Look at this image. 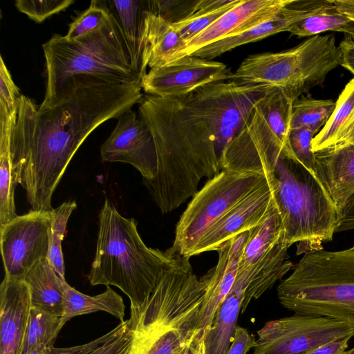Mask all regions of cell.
I'll use <instances>...</instances> for the list:
<instances>
[{
    "label": "cell",
    "instance_id": "1",
    "mask_svg": "<svg viewBox=\"0 0 354 354\" xmlns=\"http://www.w3.org/2000/svg\"><path fill=\"white\" fill-rule=\"evenodd\" d=\"M271 87L229 80L181 96H143L139 116L153 136L158 163L154 178L143 183L162 214L192 197L203 178L222 170L226 147Z\"/></svg>",
    "mask_w": 354,
    "mask_h": 354
},
{
    "label": "cell",
    "instance_id": "2",
    "mask_svg": "<svg viewBox=\"0 0 354 354\" xmlns=\"http://www.w3.org/2000/svg\"><path fill=\"white\" fill-rule=\"evenodd\" d=\"M140 84L80 75L71 78L58 101L39 109L21 95L10 136L15 185L26 193L31 210L51 212L54 191L85 139L101 124L139 104Z\"/></svg>",
    "mask_w": 354,
    "mask_h": 354
},
{
    "label": "cell",
    "instance_id": "3",
    "mask_svg": "<svg viewBox=\"0 0 354 354\" xmlns=\"http://www.w3.org/2000/svg\"><path fill=\"white\" fill-rule=\"evenodd\" d=\"M212 268L199 278L189 259L165 272L157 287L129 319V354H179L202 334L200 324Z\"/></svg>",
    "mask_w": 354,
    "mask_h": 354
},
{
    "label": "cell",
    "instance_id": "4",
    "mask_svg": "<svg viewBox=\"0 0 354 354\" xmlns=\"http://www.w3.org/2000/svg\"><path fill=\"white\" fill-rule=\"evenodd\" d=\"M137 221L122 216L109 199L99 214L95 255L88 277L92 286H113L129 299L131 309L139 308L166 272L189 257H171L147 246Z\"/></svg>",
    "mask_w": 354,
    "mask_h": 354
},
{
    "label": "cell",
    "instance_id": "5",
    "mask_svg": "<svg viewBox=\"0 0 354 354\" xmlns=\"http://www.w3.org/2000/svg\"><path fill=\"white\" fill-rule=\"evenodd\" d=\"M46 89L39 109L53 106L72 77L86 75L111 82L140 84L115 19L109 15L97 29L73 39L54 35L42 45Z\"/></svg>",
    "mask_w": 354,
    "mask_h": 354
},
{
    "label": "cell",
    "instance_id": "6",
    "mask_svg": "<svg viewBox=\"0 0 354 354\" xmlns=\"http://www.w3.org/2000/svg\"><path fill=\"white\" fill-rule=\"evenodd\" d=\"M277 297L295 314L324 317L354 328V252L305 253L279 285Z\"/></svg>",
    "mask_w": 354,
    "mask_h": 354
},
{
    "label": "cell",
    "instance_id": "7",
    "mask_svg": "<svg viewBox=\"0 0 354 354\" xmlns=\"http://www.w3.org/2000/svg\"><path fill=\"white\" fill-rule=\"evenodd\" d=\"M274 200L284 225L288 248L297 254L323 250L333 240L338 210L317 176L296 159L281 155L275 169Z\"/></svg>",
    "mask_w": 354,
    "mask_h": 354
},
{
    "label": "cell",
    "instance_id": "8",
    "mask_svg": "<svg viewBox=\"0 0 354 354\" xmlns=\"http://www.w3.org/2000/svg\"><path fill=\"white\" fill-rule=\"evenodd\" d=\"M293 102L283 89L271 87L226 147L221 169L259 174L274 180L281 155L296 159L289 141Z\"/></svg>",
    "mask_w": 354,
    "mask_h": 354
},
{
    "label": "cell",
    "instance_id": "9",
    "mask_svg": "<svg viewBox=\"0 0 354 354\" xmlns=\"http://www.w3.org/2000/svg\"><path fill=\"white\" fill-rule=\"evenodd\" d=\"M339 65V51L335 35H318L286 50L248 56L231 80L280 88L295 101L322 84L329 72Z\"/></svg>",
    "mask_w": 354,
    "mask_h": 354
},
{
    "label": "cell",
    "instance_id": "10",
    "mask_svg": "<svg viewBox=\"0 0 354 354\" xmlns=\"http://www.w3.org/2000/svg\"><path fill=\"white\" fill-rule=\"evenodd\" d=\"M269 181L262 174L222 169L192 196L165 253L171 257L190 258L200 239L213 224L250 192Z\"/></svg>",
    "mask_w": 354,
    "mask_h": 354
},
{
    "label": "cell",
    "instance_id": "11",
    "mask_svg": "<svg viewBox=\"0 0 354 354\" xmlns=\"http://www.w3.org/2000/svg\"><path fill=\"white\" fill-rule=\"evenodd\" d=\"M257 336L254 354H304L330 342L352 337L354 328L324 317L295 314L266 322Z\"/></svg>",
    "mask_w": 354,
    "mask_h": 354
},
{
    "label": "cell",
    "instance_id": "12",
    "mask_svg": "<svg viewBox=\"0 0 354 354\" xmlns=\"http://www.w3.org/2000/svg\"><path fill=\"white\" fill-rule=\"evenodd\" d=\"M51 212L30 210L0 225L5 277L24 281L29 270L48 257Z\"/></svg>",
    "mask_w": 354,
    "mask_h": 354
},
{
    "label": "cell",
    "instance_id": "13",
    "mask_svg": "<svg viewBox=\"0 0 354 354\" xmlns=\"http://www.w3.org/2000/svg\"><path fill=\"white\" fill-rule=\"evenodd\" d=\"M232 74L222 62L189 55L150 69L141 78L140 86L148 95L177 97L210 83L231 80Z\"/></svg>",
    "mask_w": 354,
    "mask_h": 354
},
{
    "label": "cell",
    "instance_id": "14",
    "mask_svg": "<svg viewBox=\"0 0 354 354\" xmlns=\"http://www.w3.org/2000/svg\"><path fill=\"white\" fill-rule=\"evenodd\" d=\"M103 162L130 164L139 171L142 180L154 178L157 154L150 130L131 109L118 118L114 129L100 147Z\"/></svg>",
    "mask_w": 354,
    "mask_h": 354
},
{
    "label": "cell",
    "instance_id": "15",
    "mask_svg": "<svg viewBox=\"0 0 354 354\" xmlns=\"http://www.w3.org/2000/svg\"><path fill=\"white\" fill-rule=\"evenodd\" d=\"M275 179L250 192L213 224L200 239L190 257L216 251L221 245L259 225L274 205Z\"/></svg>",
    "mask_w": 354,
    "mask_h": 354
},
{
    "label": "cell",
    "instance_id": "16",
    "mask_svg": "<svg viewBox=\"0 0 354 354\" xmlns=\"http://www.w3.org/2000/svg\"><path fill=\"white\" fill-rule=\"evenodd\" d=\"M292 0H241L215 22L185 43L176 59L223 38L241 33L275 16Z\"/></svg>",
    "mask_w": 354,
    "mask_h": 354
},
{
    "label": "cell",
    "instance_id": "17",
    "mask_svg": "<svg viewBox=\"0 0 354 354\" xmlns=\"http://www.w3.org/2000/svg\"><path fill=\"white\" fill-rule=\"evenodd\" d=\"M326 0H292L272 18L241 33L223 38L202 47L191 55L212 59L237 46L254 42L270 35L288 31L291 26L315 12Z\"/></svg>",
    "mask_w": 354,
    "mask_h": 354
},
{
    "label": "cell",
    "instance_id": "18",
    "mask_svg": "<svg viewBox=\"0 0 354 354\" xmlns=\"http://www.w3.org/2000/svg\"><path fill=\"white\" fill-rule=\"evenodd\" d=\"M31 306L26 283L4 277L0 285V354H21Z\"/></svg>",
    "mask_w": 354,
    "mask_h": 354
},
{
    "label": "cell",
    "instance_id": "19",
    "mask_svg": "<svg viewBox=\"0 0 354 354\" xmlns=\"http://www.w3.org/2000/svg\"><path fill=\"white\" fill-rule=\"evenodd\" d=\"M315 175L338 213L354 195V138L315 152Z\"/></svg>",
    "mask_w": 354,
    "mask_h": 354
},
{
    "label": "cell",
    "instance_id": "20",
    "mask_svg": "<svg viewBox=\"0 0 354 354\" xmlns=\"http://www.w3.org/2000/svg\"><path fill=\"white\" fill-rule=\"evenodd\" d=\"M248 235V231L242 233L224 243L216 250L218 259L212 268L211 282L205 293L201 311L200 330L204 337L210 329L221 304L234 285Z\"/></svg>",
    "mask_w": 354,
    "mask_h": 354
},
{
    "label": "cell",
    "instance_id": "21",
    "mask_svg": "<svg viewBox=\"0 0 354 354\" xmlns=\"http://www.w3.org/2000/svg\"><path fill=\"white\" fill-rule=\"evenodd\" d=\"M183 46L172 24L148 10L145 21L141 78L147 73V67L158 68L174 61Z\"/></svg>",
    "mask_w": 354,
    "mask_h": 354
},
{
    "label": "cell",
    "instance_id": "22",
    "mask_svg": "<svg viewBox=\"0 0 354 354\" xmlns=\"http://www.w3.org/2000/svg\"><path fill=\"white\" fill-rule=\"evenodd\" d=\"M105 3L117 21L131 64L140 75L145 21L149 10L148 1H107Z\"/></svg>",
    "mask_w": 354,
    "mask_h": 354
},
{
    "label": "cell",
    "instance_id": "23",
    "mask_svg": "<svg viewBox=\"0 0 354 354\" xmlns=\"http://www.w3.org/2000/svg\"><path fill=\"white\" fill-rule=\"evenodd\" d=\"M32 306L56 317L64 313V283L48 258L36 263L26 274Z\"/></svg>",
    "mask_w": 354,
    "mask_h": 354
},
{
    "label": "cell",
    "instance_id": "24",
    "mask_svg": "<svg viewBox=\"0 0 354 354\" xmlns=\"http://www.w3.org/2000/svg\"><path fill=\"white\" fill-rule=\"evenodd\" d=\"M284 234L283 220L274 200V205L266 218L248 231L238 271H251L279 243L285 241Z\"/></svg>",
    "mask_w": 354,
    "mask_h": 354
},
{
    "label": "cell",
    "instance_id": "25",
    "mask_svg": "<svg viewBox=\"0 0 354 354\" xmlns=\"http://www.w3.org/2000/svg\"><path fill=\"white\" fill-rule=\"evenodd\" d=\"M354 138V77L340 93L326 124L312 141L313 151L330 148Z\"/></svg>",
    "mask_w": 354,
    "mask_h": 354
},
{
    "label": "cell",
    "instance_id": "26",
    "mask_svg": "<svg viewBox=\"0 0 354 354\" xmlns=\"http://www.w3.org/2000/svg\"><path fill=\"white\" fill-rule=\"evenodd\" d=\"M288 246L285 241L279 243L251 271L250 281L246 289L241 313L249 304L271 288L295 266L289 259Z\"/></svg>",
    "mask_w": 354,
    "mask_h": 354
},
{
    "label": "cell",
    "instance_id": "27",
    "mask_svg": "<svg viewBox=\"0 0 354 354\" xmlns=\"http://www.w3.org/2000/svg\"><path fill=\"white\" fill-rule=\"evenodd\" d=\"M64 313L62 317L64 325L76 316L97 311L108 313L120 321L124 322L125 305L122 297L110 286L97 295L90 296L82 293L64 283Z\"/></svg>",
    "mask_w": 354,
    "mask_h": 354
},
{
    "label": "cell",
    "instance_id": "28",
    "mask_svg": "<svg viewBox=\"0 0 354 354\" xmlns=\"http://www.w3.org/2000/svg\"><path fill=\"white\" fill-rule=\"evenodd\" d=\"M16 114L17 109L7 120H0V225L18 216L10 154V136Z\"/></svg>",
    "mask_w": 354,
    "mask_h": 354
},
{
    "label": "cell",
    "instance_id": "29",
    "mask_svg": "<svg viewBox=\"0 0 354 354\" xmlns=\"http://www.w3.org/2000/svg\"><path fill=\"white\" fill-rule=\"evenodd\" d=\"M326 31L342 32L354 39V21L339 11L332 0L315 12L297 21L288 32L298 37L318 35Z\"/></svg>",
    "mask_w": 354,
    "mask_h": 354
},
{
    "label": "cell",
    "instance_id": "30",
    "mask_svg": "<svg viewBox=\"0 0 354 354\" xmlns=\"http://www.w3.org/2000/svg\"><path fill=\"white\" fill-rule=\"evenodd\" d=\"M241 0H198L195 12L187 19L172 24L184 45L215 22Z\"/></svg>",
    "mask_w": 354,
    "mask_h": 354
},
{
    "label": "cell",
    "instance_id": "31",
    "mask_svg": "<svg viewBox=\"0 0 354 354\" xmlns=\"http://www.w3.org/2000/svg\"><path fill=\"white\" fill-rule=\"evenodd\" d=\"M63 326L62 317L54 316L32 306L21 354H28L40 345H46L48 348L54 346Z\"/></svg>",
    "mask_w": 354,
    "mask_h": 354
},
{
    "label": "cell",
    "instance_id": "32",
    "mask_svg": "<svg viewBox=\"0 0 354 354\" xmlns=\"http://www.w3.org/2000/svg\"><path fill=\"white\" fill-rule=\"evenodd\" d=\"M332 100H317L310 96H302L292 104L291 129L308 127L317 133L329 120L335 109Z\"/></svg>",
    "mask_w": 354,
    "mask_h": 354
},
{
    "label": "cell",
    "instance_id": "33",
    "mask_svg": "<svg viewBox=\"0 0 354 354\" xmlns=\"http://www.w3.org/2000/svg\"><path fill=\"white\" fill-rule=\"evenodd\" d=\"M76 207L75 201H68L63 203L51 212L48 258L64 281H66V279L62 242L68 218Z\"/></svg>",
    "mask_w": 354,
    "mask_h": 354
},
{
    "label": "cell",
    "instance_id": "34",
    "mask_svg": "<svg viewBox=\"0 0 354 354\" xmlns=\"http://www.w3.org/2000/svg\"><path fill=\"white\" fill-rule=\"evenodd\" d=\"M109 14L105 1H92L90 6L70 24L65 37L73 39L97 29Z\"/></svg>",
    "mask_w": 354,
    "mask_h": 354
},
{
    "label": "cell",
    "instance_id": "35",
    "mask_svg": "<svg viewBox=\"0 0 354 354\" xmlns=\"http://www.w3.org/2000/svg\"><path fill=\"white\" fill-rule=\"evenodd\" d=\"M316 134L315 131L301 127L292 129L289 135L290 147L296 160L314 175L315 158L312 141Z\"/></svg>",
    "mask_w": 354,
    "mask_h": 354
},
{
    "label": "cell",
    "instance_id": "36",
    "mask_svg": "<svg viewBox=\"0 0 354 354\" xmlns=\"http://www.w3.org/2000/svg\"><path fill=\"white\" fill-rule=\"evenodd\" d=\"M73 0H17V10L36 23H42L53 15L59 13L73 4Z\"/></svg>",
    "mask_w": 354,
    "mask_h": 354
},
{
    "label": "cell",
    "instance_id": "37",
    "mask_svg": "<svg viewBox=\"0 0 354 354\" xmlns=\"http://www.w3.org/2000/svg\"><path fill=\"white\" fill-rule=\"evenodd\" d=\"M198 0L148 1L149 10L171 24L183 21L192 15Z\"/></svg>",
    "mask_w": 354,
    "mask_h": 354
},
{
    "label": "cell",
    "instance_id": "38",
    "mask_svg": "<svg viewBox=\"0 0 354 354\" xmlns=\"http://www.w3.org/2000/svg\"><path fill=\"white\" fill-rule=\"evenodd\" d=\"M22 94L15 84L2 56L0 58V120H7L16 111Z\"/></svg>",
    "mask_w": 354,
    "mask_h": 354
},
{
    "label": "cell",
    "instance_id": "39",
    "mask_svg": "<svg viewBox=\"0 0 354 354\" xmlns=\"http://www.w3.org/2000/svg\"><path fill=\"white\" fill-rule=\"evenodd\" d=\"M129 319L120 322L116 327L104 335L84 344L66 347L48 348L44 354H89L104 344L118 337L127 328Z\"/></svg>",
    "mask_w": 354,
    "mask_h": 354
},
{
    "label": "cell",
    "instance_id": "40",
    "mask_svg": "<svg viewBox=\"0 0 354 354\" xmlns=\"http://www.w3.org/2000/svg\"><path fill=\"white\" fill-rule=\"evenodd\" d=\"M132 339L133 331L129 319V325L122 333L89 354H129Z\"/></svg>",
    "mask_w": 354,
    "mask_h": 354
},
{
    "label": "cell",
    "instance_id": "41",
    "mask_svg": "<svg viewBox=\"0 0 354 354\" xmlns=\"http://www.w3.org/2000/svg\"><path fill=\"white\" fill-rule=\"evenodd\" d=\"M255 342L245 328L237 326L227 354H246L254 348Z\"/></svg>",
    "mask_w": 354,
    "mask_h": 354
},
{
    "label": "cell",
    "instance_id": "42",
    "mask_svg": "<svg viewBox=\"0 0 354 354\" xmlns=\"http://www.w3.org/2000/svg\"><path fill=\"white\" fill-rule=\"evenodd\" d=\"M339 65L348 70L354 75V39L346 37L338 46Z\"/></svg>",
    "mask_w": 354,
    "mask_h": 354
},
{
    "label": "cell",
    "instance_id": "43",
    "mask_svg": "<svg viewBox=\"0 0 354 354\" xmlns=\"http://www.w3.org/2000/svg\"><path fill=\"white\" fill-rule=\"evenodd\" d=\"M354 230V195L339 212L336 232Z\"/></svg>",
    "mask_w": 354,
    "mask_h": 354
},
{
    "label": "cell",
    "instance_id": "44",
    "mask_svg": "<svg viewBox=\"0 0 354 354\" xmlns=\"http://www.w3.org/2000/svg\"><path fill=\"white\" fill-rule=\"evenodd\" d=\"M351 338V337H347L330 342L304 354H343L347 350Z\"/></svg>",
    "mask_w": 354,
    "mask_h": 354
},
{
    "label": "cell",
    "instance_id": "45",
    "mask_svg": "<svg viewBox=\"0 0 354 354\" xmlns=\"http://www.w3.org/2000/svg\"><path fill=\"white\" fill-rule=\"evenodd\" d=\"M337 9L354 21V0H332Z\"/></svg>",
    "mask_w": 354,
    "mask_h": 354
},
{
    "label": "cell",
    "instance_id": "46",
    "mask_svg": "<svg viewBox=\"0 0 354 354\" xmlns=\"http://www.w3.org/2000/svg\"><path fill=\"white\" fill-rule=\"evenodd\" d=\"M204 335L200 334L193 342L191 349L193 354H205Z\"/></svg>",
    "mask_w": 354,
    "mask_h": 354
},
{
    "label": "cell",
    "instance_id": "47",
    "mask_svg": "<svg viewBox=\"0 0 354 354\" xmlns=\"http://www.w3.org/2000/svg\"><path fill=\"white\" fill-rule=\"evenodd\" d=\"M48 347L46 345H40L33 349L28 354H44Z\"/></svg>",
    "mask_w": 354,
    "mask_h": 354
},
{
    "label": "cell",
    "instance_id": "48",
    "mask_svg": "<svg viewBox=\"0 0 354 354\" xmlns=\"http://www.w3.org/2000/svg\"><path fill=\"white\" fill-rule=\"evenodd\" d=\"M191 346H189L186 347L182 352H180L179 354H193V352L191 349Z\"/></svg>",
    "mask_w": 354,
    "mask_h": 354
},
{
    "label": "cell",
    "instance_id": "49",
    "mask_svg": "<svg viewBox=\"0 0 354 354\" xmlns=\"http://www.w3.org/2000/svg\"><path fill=\"white\" fill-rule=\"evenodd\" d=\"M343 354H354V346L348 350L345 351Z\"/></svg>",
    "mask_w": 354,
    "mask_h": 354
},
{
    "label": "cell",
    "instance_id": "50",
    "mask_svg": "<svg viewBox=\"0 0 354 354\" xmlns=\"http://www.w3.org/2000/svg\"><path fill=\"white\" fill-rule=\"evenodd\" d=\"M349 249H350V250H351L352 252H354V245H353V246H352V247H351V248H349Z\"/></svg>",
    "mask_w": 354,
    "mask_h": 354
}]
</instances>
